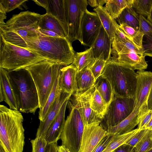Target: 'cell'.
Returning <instances> with one entry per match:
<instances>
[{
	"label": "cell",
	"mask_w": 152,
	"mask_h": 152,
	"mask_svg": "<svg viewBox=\"0 0 152 152\" xmlns=\"http://www.w3.org/2000/svg\"><path fill=\"white\" fill-rule=\"evenodd\" d=\"M113 136L107 135L103 138L92 152H102L110 141Z\"/></svg>",
	"instance_id": "43"
},
{
	"label": "cell",
	"mask_w": 152,
	"mask_h": 152,
	"mask_svg": "<svg viewBox=\"0 0 152 152\" xmlns=\"http://www.w3.org/2000/svg\"><path fill=\"white\" fill-rule=\"evenodd\" d=\"M132 7L139 15L148 18L152 9V0H133Z\"/></svg>",
	"instance_id": "35"
},
{
	"label": "cell",
	"mask_w": 152,
	"mask_h": 152,
	"mask_svg": "<svg viewBox=\"0 0 152 152\" xmlns=\"http://www.w3.org/2000/svg\"><path fill=\"white\" fill-rule=\"evenodd\" d=\"M112 41L102 26L92 47L95 58H98L102 53L104 59L107 61L111 57Z\"/></svg>",
	"instance_id": "22"
},
{
	"label": "cell",
	"mask_w": 152,
	"mask_h": 152,
	"mask_svg": "<svg viewBox=\"0 0 152 152\" xmlns=\"http://www.w3.org/2000/svg\"><path fill=\"white\" fill-rule=\"evenodd\" d=\"M147 152H152V148L148 151Z\"/></svg>",
	"instance_id": "55"
},
{
	"label": "cell",
	"mask_w": 152,
	"mask_h": 152,
	"mask_svg": "<svg viewBox=\"0 0 152 152\" xmlns=\"http://www.w3.org/2000/svg\"><path fill=\"white\" fill-rule=\"evenodd\" d=\"M101 75L109 81L115 95L134 98L137 82V74L134 70L111 57Z\"/></svg>",
	"instance_id": "5"
},
{
	"label": "cell",
	"mask_w": 152,
	"mask_h": 152,
	"mask_svg": "<svg viewBox=\"0 0 152 152\" xmlns=\"http://www.w3.org/2000/svg\"><path fill=\"white\" fill-rule=\"evenodd\" d=\"M23 121L19 111L0 105V152H23Z\"/></svg>",
	"instance_id": "2"
},
{
	"label": "cell",
	"mask_w": 152,
	"mask_h": 152,
	"mask_svg": "<svg viewBox=\"0 0 152 152\" xmlns=\"http://www.w3.org/2000/svg\"><path fill=\"white\" fill-rule=\"evenodd\" d=\"M7 72V70L0 67V102H5L11 109L18 110Z\"/></svg>",
	"instance_id": "19"
},
{
	"label": "cell",
	"mask_w": 152,
	"mask_h": 152,
	"mask_svg": "<svg viewBox=\"0 0 152 152\" xmlns=\"http://www.w3.org/2000/svg\"><path fill=\"white\" fill-rule=\"evenodd\" d=\"M93 10L98 15L103 27L112 41L119 25L109 14L105 6H99L94 8Z\"/></svg>",
	"instance_id": "24"
},
{
	"label": "cell",
	"mask_w": 152,
	"mask_h": 152,
	"mask_svg": "<svg viewBox=\"0 0 152 152\" xmlns=\"http://www.w3.org/2000/svg\"><path fill=\"white\" fill-rule=\"evenodd\" d=\"M139 30L144 35H152V24L145 17L139 15Z\"/></svg>",
	"instance_id": "41"
},
{
	"label": "cell",
	"mask_w": 152,
	"mask_h": 152,
	"mask_svg": "<svg viewBox=\"0 0 152 152\" xmlns=\"http://www.w3.org/2000/svg\"><path fill=\"white\" fill-rule=\"evenodd\" d=\"M140 108L141 112L137 128L139 130L142 129L152 118V110H148L147 104Z\"/></svg>",
	"instance_id": "39"
},
{
	"label": "cell",
	"mask_w": 152,
	"mask_h": 152,
	"mask_svg": "<svg viewBox=\"0 0 152 152\" xmlns=\"http://www.w3.org/2000/svg\"><path fill=\"white\" fill-rule=\"evenodd\" d=\"M141 110L133 111L127 117L114 126L108 127L107 130L108 135L113 136L126 133L134 129L138 125Z\"/></svg>",
	"instance_id": "20"
},
{
	"label": "cell",
	"mask_w": 152,
	"mask_h": 152,
	"mask_svg": "<svg viewBox=\"0 0 152 152\" xmlns=\"http://www.w3.org/2000/svg\"><path fill=\"white\" fill-rule=\"evenodd\" d=\"M95 59L92 47L84 51L75 53L72 64L78 72L85 69H90Z\"/></svg>",
	"instance_id": "25"
},
{
	"label": "cell",
	"mask_w": 152,
	"mask_h": 152,
	"mask_svg": "<svg viewBox=\"0 0 152 152\" xmlns=\"http://www.w3.org/2000/svg\"><path fill=\"white\" fill-rule=\"evenodd\" d=\"M69 100L67 105L69 114L65 120L60 139L62 145L71 152H78L85 126L80 113L73 100Z\"/></svg>",
	"instance_id": "8"
},
{
	"label": "cell",
	"mask_w": 152,
	"mask_h": 152,
	"mask_svg": "<svg viewBox=\"0 0 152 152\" xmlns=\"http://www.w3.org/2000/svg\"><path fill=\"white\" fill-rule=\"evenodd\" d=\"M144 55L146 56H150L152 57V50L150 52L145 53H144Z\"/></svg>",
	"instance_id": "54"
},
{
	"label": "cell",
	"mask_w": 152,
	"mask_h": 152,
	"mask_svg": "<svg viewBox=\"0 0 152 152\" xmlns=\"http://www.w3.org/2000/svg\"><path fill=\"white\" fill-rule=\"evenodd\" d=\"M7 75L20 112L34 114L39 108L37 89L29 71L26 68L7 71Z\"/></svg>",
	"instance_id": "4"
},
{
	"label": "cell",
	"mask_w": 152,
	"mask_h": 152,
	"mask_svg": "<svg viewBox=\"0 0 152 152\" xmlns=\"http://www.w3.org/2000/svg\"><path fill=\"white\" fill-rule=\"evenodd\" d=\"M147 19L152 24V9L150 15Z\"/></svg>",
	"instance_id": "53"
},
{
	"label": "cell",
	"mask_w": 152,
	"mask_h": 152,
	"mask_svg": "<svg viewBox=\"0 0 152 152\" xmlns=\"http://www.w3.org/2000/svg\"><path fill=\"white\" fill-rule=\"evenodd\" d=\"M94 86L108 107L112 101L114 95L110 82L101 75L96 80Z\"/></svg>",
	"instance_id": "27"
},
{
	"label": "cell",
	"mask_w": 152,
	"mask_h": 152,
	"mask_svg": "<svg viewBox=\"0 0 152 152\" xmlns=\"http://www.w3.org/2000/svg\"><path fill=\"white\" fill-rule=\"evenodd\" d=\"M66 17L68 28L67 38L72 43L76 40L83 45L81 26L88 4L87 0H65Z\"/></svg>",
	"instance_id": "10"
},
{
	"label": "cell",
	"mask_w": 152,
	"mask_h": 152,
	"mask_svg": "<svg viewBox=\"0 0 152 152\" xmlns=\"http://www.w3.org/2000/svg\"><path fill=\"white\" fill-rule=\"evenodd\" d=\"M138 131L137 128L124 134L113 135L110 141L102 152H112L121 145L126 143Z\"/></svg>",
	"instance_id": "32"
},
{
	"label": "cell",
	"mask_w": 152,
	"mask_h": 152,
	"mask_svg": "<svg viewBox=\"0 0 152 152\" xmlns=\"http://www.w3.org/2000/svg\"><path fill=\"white\" fill-rule=\"evenodd\" d=\"M39 31L42 35L51 37H61L55 32L48 30L39 28Z\"/></svg>",
	"instance_id": "46"
},
{
	"label": "cell",
	"mask_w": 152,
	"mask_h": 152,
	"mask_svg": "<svg viewBox=\"0 0 152 152\" xmlns=\"http://www.w3.org/2000/svg\"><path fill=\"white\" fill-rule=\"evenodd\" d=\"M134 98L114 95L100 124L106 130L117 125L129 115L134 109Z\"/></svg>",
	"instance_id": "9"
},
{
	"label": "cell",
	"mask_w": 152,
	"mask_h": 152,
	"mask_svg": "<svg viewBox=\"0 0 152 152\" xmlns=\"http://www.w3.org/2000/svg\"><path fill=\"white\" fill-rule=\"evenodd\" d=\"M147 105L148 110H152V87L148 98Z\"/></svg>",
	"instance_id": "50"
},
{
	"label": "cell",
	"mask_w": 152,
	"mask_h": 152,
	"mask_svg": "<svg viewBox=\"0 0 152 152\" xmlns=\"http://www.w3.org/2000/svg\"><path fill=\"white\" fill-rule=\"evenodd\" d=\"M142 129L152 130V118Z\"/></svg>",
	"instance_id": "52"
},
{
	"label": "cell",
	"mask_w": 152,
	"mask_h": 152,
	"mask_svg": "<svg viewBox=\"0 0 152 152\" xmlns=\"http://www.w3.org/2000/svg\"><path fill=\"white\" fill-rule=\"evenodd\" d=\"M32 152H45L48 143L45 138L41 136L36 137L31 141Z\"/></svg>",
	"instance_id": "40"
},
{
	"label": "cell",
	"mask_w": 152,
	"mask_h": 152,
	"mask_svg": "<svg viewBox=\"0 0 152 152\" xmlns=\"http://www.w3.org/2000/svg\"><path fill=\"white\" fill-rule=\"evenodd\" d=\"M60 73V72L56 79L53 88L45 106L42 109L39 110V119L40 122L42 121L45 119L48 112L51 109L57 97L61 92L58 83Z\"/></svg>",
	"instance_id": "31"
},
{
	"label": "cell",
	"mask_w": 152,
	"mask_h": 152,
	"mask_svg": "<svg viewBox=\"0 0 152 152\" xmlns=\"http://www.w3.org/2000/svg\"><path fill=\"white\" fill-rule=\"evenodd\" d=\"M91 105L93 110L102 120L106 112L107 106L99 92L96 89L91 96Z\"/></svg>",
	"instance_id": "33"
},
{
	"label": "cell",
	"mask_w": 152,
	"mask_h": 152,
	"mask_svg": "<svg viewBox=\"0 0 152 152\" xmlns=\"http://www.w3.org/2000/svg\"><path fill=\"white\" fill-rule=\"evenodd\" d=\"M58 152H71L65 146L61 145L58 146Z\"/></svg>",
	"instance_id": "51"
},
{
	"label": "cell",
	"mask_w": 152,
	"mask_h": 152,
	"mask_svg": "<svg viewBox=\"0 0 152 152\" xmlns=\"http://www.w3.org/2000/svg\"><path fill=\"white\" fill-rule=\"evenodd\" d=\"M45 59L29 50L6 41L0 36V67L7 71L14 70Z\"/></svg>",
	"instance_id": "7"
},
{
	"label": "cell",
	"mask_w": 152,
	"mask_h": 152,
	"mask_svg": "<svg viewBox=\"0 0 152 152\" xmlns=\"http://www.w3.org/2000/svg\"><path fill=\"white\" fill-rule=\"evenodd\" d=\"M57 142L48 144L46 147L45 152H58Z\"/></svg>",
	"instance_id": "48"
},
{
	"label": "cell",
	"mask_w": 152,
	"mask_h": 152,
	"mask_svg": "<svg viewBox=\"0 0 152 152\" xmlns=\"http://www.w3.org/2000/svg\"><path fill=\"white\" fill-rule=\"evenodd\" d=\"M102 26L97 14L85 11L81 26L83 45L92 47Z\"/></svg>",
	"instance_id": "11"
},
{
	"label": "cell",
	"mask_w": 152,
	"mask_h": 152,
	"mask_svg": "<svg viewBox=\"0 0 152 152\" xmlns=\"http://www.w3.org/2000/svg\"><path fill=\"white\" fill-rule=\"evenodd\" d=\"M26 48L45 59L64 66L72 63L75 54L72 43L68 38L41 34L27 42Z\"/></svg>",
	"instance_id": "3"
},
{
	"label": "cell",
	"mask_w": 152,
	"mask_h": 152,
	"mask_svg": "<svg viewBox=\"0 0 152 152\" xmlns=\"http://www.w3.org/2000/svg\"><path fill=\"white\" fill-rule=\"evenodd\" d=\"M133 0H105L104 6L107 11L114 19H117L123 10L132 7Z\"/></svg>",
	"instance_id": "29"
},
{
	"label": "cell",
	"mask_w": 152,
	"mask_h": 152,
	"mask_svg": "<svg viewBox=\"0 0 152 152\" xmlns=\"http://www.w3.org/2000/svg\"><path fill=\"white\" fill-rule=\"evenodd\" d=\"M119 27L124 34L137 46L143 47L142 39L144 34L139 30L122 24L119 25Z\"/></svg>",
	"instance_id": "34"
},
{
	"label": "cell",
	"mask_w": 152,
	"mask_h": 152,
	"mask_svg": "<svg viewBox=\"0 0 152 152\" xmlns=\"http://www.w3.org/2000/svg\"><path fill=\"white\" fill-rule=\"evenodd\" d=\"M64 66L45 59L26 67L31 74L37 89L39 110L45 106L56 79Z\"/></svg>",
	"instance_id": "6"
},
{
	"label": "cell",
	"mask_w": 152,
	"mask_h": 152,
	"mask_svg": "<svg viewBox=\"0 0 152 152\" xmlns=\"http://www.w3.org/2000/svg\"><path fill=\"white\" fill-rule=\"evenodd\" d=\"M39 4L46 10V13L53 16L59 22L67 36L68 28L65 0H41Z\"/></svg>",
	"instance_id": "16"
},
{
	"label": "cell",
	"mask_w": 152,
	"mask_h": 152,
	"mask_svg": "<svg viewBox=\"0 0 152 152\" xmlns=\"http://www.w3.org/2000/svg\"><path fill=\"white\" fill-rule=\"evenodd\" d=\"M88 4L92 7L97 8L99 6H103L105 4V0H88Z\"/></svg>",
	"instance_id": "47"
},
{
	"label": "cell",
	"mask_w": 152,
	"mask_h": 152,
	"mask_svg": "<svg viewBox=\"0 0 152 152\" xmlns=\"http://www.w3.org/2000/svg\"><path fill=\"white\" fill-rule=\"evenodd\" d=\"M145 56L135 53L119 54L111 58L114 60L123 64L132 69L139 70L146 69L148 65L145 59Z\"/></svg>",
	"instance_id": "21"
},
{
	"label": "cell",
	"mask_w": 152,
	"mask_h": 152,
	"mask_svg": "<svg viewBox=\"0 0 152 152\" xmlns=\"http://www.w3.org/2000/svg\"><path fill=\"white\" fill-rule=\"evenodd\" d=\"M107 135V131L99 123L85 126L78 152H92L101 140Z\"/></svg>",
	"instance_id": "13"
},
{
	"label": "cell",
	"mask_w": 152,
	"mask_h": 152,
	"mask_svg": "<svg viewBox=\"0 0 152 152\" xmlns=\"http://www.w3.org/2000/svg\"><path fill=\"white\" fill-rule=\"evenodd\" d=\"M112 152H137L135 147L131 146L126 144H123Z\"/></svg>",
	"instance_id": "44"
},
{
	"label": "cell",
	"mask_w": 152,
	"mask_h": 152,
	"mask_svg": "<svg viewBox=\"0 0 152 152\" xmlns=\"http://www.w3.org/2000/svg\"><path fill=\"white\" fill-rule=\"evenodd\" d=\"M77 72L76 68L72 64L61 69L58 83L61 91L72 95L78 91L76 80Z\"/></svg>",
	"instance_id": "17"
},
{
	"label": "cell",
	"mask_w": 152,
	"mask_h": 152,
	"mask_svg": "<svg viewBox=\"0 0 152 152\" xmlns=\"http://www.w3.org/2000/svg\"><path fill=\"white\" fill-rule=\"evenodd\" d=\"M76 80L77 92L85 91L94 85V77L90 69H86L77 72Z\"/></svg>",
	"instance_id": "28"
},
{
	"label": "cell",
	"mask_w": 152,
	"mask_h": 152,
	"mask_svg": "<svg viewBox=\"0 0 152 152\" xmlns=\"http://www.w3.org/2000/svg\"><path fill=\"white\" fill-rule=\"evenodd\" d=\"M112 48L111 57L128 53L144 54L145 52L143 47H139L131 41L121 40L116 37L112 41Z\"/></svg>",
	"instance_id": "23"
},
{
	"label": "cell",
	"mask_w": 152,
	"mask_h": 152,
	"mask_svg": "<svg viewBox=\"0 0 152 152\" xmlns=\"http://www.w3.org/2000/svg\"><path fill=\"white\" fill-rule=\"evenodd\" d=\"M137 82L134 96V109L138 111L144 105L147 104V101L152 87V72L144 70L136 72Z\"/></svg>",
	"instance_id": "14"
},
{
	"label": "cell",
	"mask_w": 152,
	"mask_h": 152,
	"mask_svg": "<svg viewBox=\"0 0 152 152\" xmlns=\"http://www.w3.org/2000/svg\"><path fill=\"white\" fill-rule=\"evenodd\" d=\"M95 89L94 85L85 91L77 92L73 94V100L80 113L85 126L95 123H100L102 121L91 106V96Z\"/></svg>",
	"instance_id": "12"
},
{
	"label": "cell",
	"mask_w": 152,
	"mask_h": 152,
	"mask_svg": "<svg viewBox=\"0 0 152 152\" xmlns=\"http://www.w3.org/2000/svg\"><path fill=\"white\" fill-rule=\"evenodd\" d=\"M6 12L2 5L0 4V26L5 23L4 20L6 18Z\"/></svg>",
	"instance_id": "49"
},
{
	"label": "cell",
	"mask_w": 152,
	"mask_h": 152,
	"mask_svg": "<svg viewBox=\"0 0 152 152\" xmlns=\"http://www.w3.org/2000/svg\"><path fill=\"white\" fill-rule=\"evenodd\" d=\"M104 59V55L103 53L101 54L95 60L90 69L92 72L95 80L101 75L107 62Z\"/></svg>",
	"instance_id": "37"
},
{
	"label": "cell",
	"mask_w": 152,
	"mask_h": 152,
	"mask_svg": "<svg viewBox=\"0 0 152 152\" xmlns=\"http://www.w3.org/2000/svg\"><path fill=\"white\" fill-rule=\"evenodd\" d=\"M72 95L71 94L61 91L45 119L42 121L40 122L36 137L41 136L45 137L50 126L57 116L62 105L67 99L70 98Z\"/></svg>",
	"instance_id": "15"
},
{
	"label": "cell",
	"mask_w": 152,
	"mask_h": 152,
	"mask_svg": "<svg viewBox=\"0 0 152 152\" xmlns=\"http://www.w3.org/2000/svg\"><path fill=\"white\" fill-rule=\"evenodd\" d=\"M42 15L28 11L13 15L0 26V36L7 42L26 48V43L37 38Z\"/></svg>",
	"instance_id": "1"
},
{
	"label": "cell",
	"mask_w": 152,
	"mask_h": 152,
	"mask_svg": "<svg viewBox=\"0 0 152 152\" xmlns=\"http://www.w3.org/2000/svg\"><path fill=\"white\" fill-rule=\"evenodd\" d=\"M135 147L137 152H147L152 148V130L147 129Z\"/></svg>",
	"instance_id": "36"
},
{
	"label": "cell",
	"mask_w": 152,
	"mask_h": 152,
	"mask_svg": "<svg viewBox=\"0 0 152 152\" xmlns=\"http://www.w3.org/2000/svg\"><path fill=\"white\" fill-rule=\"evenodd\" d=\"M147 129H142L139 130L138 132L130 138L125 144L131 146L135 147L137 144L141 139Z\"/></svg>",
	"instance_id": "42"
},
{
	"label": "cell",
	"mask_w": 152,
	"mask_h": 152,
	"mask_svg": "<svg viewBox=\"0 0 152 152\" xmlns=\"http://www.w3.org/2000/svg\"><path fill=\"white\" fill-rule=\"evenodd\" d=\"M117 19L119 25L124 24L135 29H139V15L132 7L125 8Z\"/></svg>",
	"instance_id": "30"
},
{
	"label": "cell",
	"mask_w": 152,
	"mask_h": 152,
	"mask_svg": "<svg viewBox=\"0 0 152 152\" xmlns=\"http://www.w3.org/2000/svg\"><path fill=\"white\" fill-rule=\"evenodd\" d=\"M27 0H0V4L3 6L6 12H8L18 8L22 10V7L28 8L26 5Z\"/></svg>",
	"instance_id": "38"
},
{
	"label": "cell",
	"mask_w": 152,
	"mask_h": 152,
	"mask_svg": "<svg viewBox=\"0 0 152 152\" xmlns=\"http://www.w3.org/2000/svg\"><path fill=\"white\" fill-rule=\"evenodd\" d=\"M39 26V28L53 31L61 37L67 38L59 22L54 17L46 13L42 15Z\"/></svg>",
	"instance_id": "26"
},
{
	"label": "cell",
	"mask_w": 152,
	"mask_h": 152,
	"mask_svg": "<svg viewBox=\"0 0 152 152\" xmlns=\"http://www.w3.org/2000/svg\"><path fill=\"white\" fill-rule=\"evenodd\" d=\"M115 37L123 41H129L132 42L120 28L119 25L117 28Z\"/></svg>",
	"instance_id": "45"
},
{
	"label": "cell",
	"mask_w": 152,
	"mask_h": 152,
	"mask_svg": "<svg viewBox=\"0 0 152 152\" xmlns=\"http://www.w3.org/2000/svg\"><path fill=\"white\" fill-rule=\"evenodd\" d=\"M70 98L67 99L64 103L58 114L47 131L45 138L48 144L57 142L60 139L66 120L65 113L66 108Z\"/></svg>",
	"instance_id": "18"
}]
</instances>
